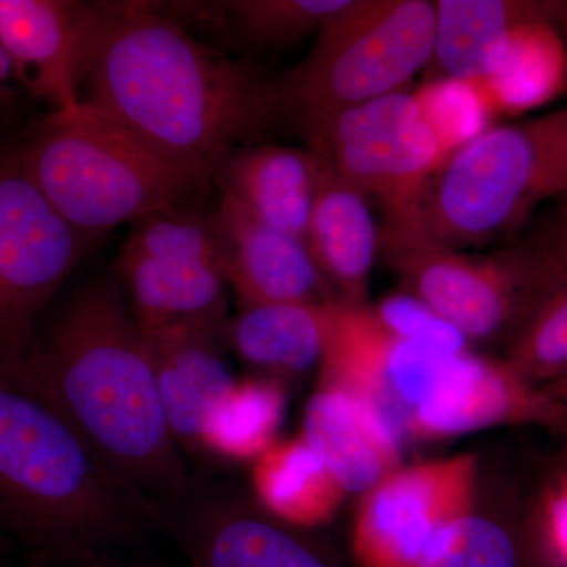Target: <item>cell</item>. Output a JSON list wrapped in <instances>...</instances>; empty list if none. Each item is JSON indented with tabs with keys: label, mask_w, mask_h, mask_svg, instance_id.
I'll return each mask as SVG.
<instances>
[{
	"label": "cell",
	"mask_w": 567,
	"mask_h": 567,
	"mask_svg": "<svg viewBox=\"0 0 567 567\" xmlns=\"http://www.w3.org/2000/svg\"><path fill=\"white\" fill-rule=\"evenodd\" d=\"M81 100L210 181L282 111L275 82L200 43L151 2L84 3Z\"/></svg>",
	"instance_id": "cell-1"
},
{
	"label": "cell",
	"mask_w": 567,
	"mask_h": 567,
	"mask_svg": "<svg viewBox=\"0 0 567 567\" xmlns=\"http://www.w3.org/2000/svg\"><path fill=\"white\" fill-rule=\"evenodd\" d=\"M0 368L47 395L107 468L159 513L192 492L144 333L114 278L82 287L24 357Z\"/></svg>",
	"instance_id": "cell-2"
},
{
	"label": "cell",
	"mask_w": 567,
	"mask_h": 567,
	"mask_svg": "<svg viewBox=\"0 0 567 567\" xmlns=\"http://www.w3.org/2000/svg\"><path fill=\"white\" fill-rule=\"evenodd\" d=\"M0 514L35 557L74 567L159 525L158 507L126 487L47 395L3 368Z\"/></svg>",
	"instance_id": "cell-3"
},
{
	"label": "cell",
	"mask_w": 567,
	"mask_h": 567,
	"mask_svg": "<svg viewBox=\"0 0 567 567\" xmlns=\"http://www.w3.org/2000/svg\"><path fill=\"white\" fill-rule=\"evenodd\" d=\"M17 152L52 207L93 241L122 224L200 204L213 182L85 103L52 112Z\"/></svg>",
	"instance_id": "cell-4"
},
{
	"label": "cell",
	"mask_w": 567,
	"mask_h": 567,
	"mask_svg": "<svg viewBox=\"0 0 567 567\" xmlns=\"http://www.w3.org/2000/svg\"><path fill=\"white\" fill-rule=\"evenodd\" d=\"M567 194V106L491 126L453 153L429 182L415 229L462 251L517 229Z\"/></svg>",
	"instance_id": "cell-5"
},
{
	"label": "cell",
	"mask_w": 567,
	"mask_h": 567,
	"mask_svg": "<svg viewBox=\"0 0 567 567\" xmlns=\"http://www.w3.org/2000/svg\"><path fill=\"white\" fill-rule=\"evenodd\" d=\"M434 47V2L349 0L306 61L275 82L279 104L303 121L404 91Z\"/></svg>",
	"instance_id": "cell-6"
},
{
	"label": "cell",
	"mask_w": 567,
	"mask_h": 567,
	"mask_svg": "<svg viewBox=\"0 0 567 567\" xmlns=\"http://www.w3.org/2000/svg\"><path fill=\"white\" fill-rule=\"evenodd\" d=\"M309 152L375 200L385 226L413 227L429 182L450 158L415 92L303 118Z\"/></svg>",
	"instance_id": "cell-7"
},
{
	"label": "cell",
	"mask_w": 567,
	"mask_h": 567,
	"mask_svg": "<svg viewBox=\"0 0 567 567\" xmlns=\"http://www.w3.org/2000/svg\"><path fill=\"white\" fill-rule=\"evenodd\" d=\"M123 298L142 330L227 322L226 275L213 213L203 205L156 213L134 224L115 257Z\"/></svg>",
	"instance_id": "cell-8"
},
{
	"label": "cell",
	"mask_w": 567,
	"mask_h": 567,
	"mask_svg": "<svg viewBox=\"0 0 567 567\" xmlns=\"http://www.w3.org/2000/svg\"><path fill=\"white\" fill-rule=\"evenodd\" d=\"M380 252L413 297L466 338L516 331L540 293L524 246L494 256H470L436 244L415 227L380 224Z\"/></svg>",
	"instance_id": "cell-9"
},
{
	"label": "cell",
	"mask_w": 567,
	"mask_h": 567,
	"mask_svg": "<svg viewBox=\"0 0 567 567\" xmlns=\"http://www.w3.org/2000/svg\"><path fill=\"white\" fill-rule=\"evenodd\" d=\"M95 244L52 207L17 148L0 153V364L31 349L41 309Z\"/></svg>",
	"instance_id": "cell-10"
},
{
	"label": "cell",
	"mask_w": 567,
	"mask_h": 567,
	"mask_svg": "<svg viewBox=\"0 0 567 567\" xmlns=\"http://www.w3.org/2000/svg\"><path fill=\"white\" fill-rule=\"evenodd\" d=\"M473 475L470 457L388 475L372 488L354 525L358 567H420L439 533L465 516Z\"/></svg>",
	"instance_id": "cell-11"
},
{
	"label": "cell",
	"mask_w": 567,
	"mask_h": 567,
	"mask_svg": "<svg viewBox=\"0 0 567 567\" xmlns=\"http://www.w3.org/2000/svg\"><path fill=\"white\" fill-rule=\"evenodd\" d=\"M193 567H334L290 524L254 513L229 496L192 488L159 513Z\"/></svg>",
	"instance_id": "cell-12"
},
{
	"label": "cell",
	"mask_w": 567,
	"mask_h": 567,
	"mask_svg": "<svg viewBox=\"0 0 567 567\" xmlns=\"http://www.w3.org/2000/svg\"><path fill=\"white\" fill-rule=\"evenodd\" d=\"M213 223L224 275L244 308L334 301L301 238L260 223L226 197Z\"/></svg>",
	"instance_id": "cell-13"
},
{
	"label": "cell",
	"mask_w": 567,
	"mask_h": 567,
	"mask_svg": "<svg viewBox=\"0 0 567 567\" xmlns=\"http://www.w3.org/2000/svg\"><path fill=\"white\" fill-rule=\"evenodd\" d=\"M0 47L18 78L55 111L80 106L84 3L0 0Z\"/></svg>",
	"instance_id": "cell-14"
},
{
	"label": "cell",
	"mask_w": 567,
	"mask_h": 567,
	"mask_svg": "<svg viewBox=\"0 0 567 567\" xmlns=\"http://www.w3.org/2000/svg\"><path fill=\"white\" fill-rule=\"evenodd\" d=\"M142 333L175 442L183 454L199 456L213 412L237 385L219 347L221 336L189 327Z\"/></svg>",
	"instance_id": "cell-15"
},
{
	"label": "cell",
	"mask_w": 567,
	"mask_h": 567,
	"mask_svg": "<svg viewBox=\"0 0 567 567\" xmlns=\"http://www.w3.org/2000/svg\"><path fill=\"white\" fill-rule=\"evenodd\" d=\"M303 442L349 492L379 486L393 472L401 446L371 406L324 380L306 405Z\"/></svg>",
	"instance_id": "cell-16"
},
{
	"label": "cell",
	"mask_w": 567,
	"mask_h": 567,
	"mask_svg": "<svg viewBox=\"0 0 567 567\" xmlns=\"http://www.w3.org/2000/svg\"><path fill=\"white\" fill-rule=\"evenodd\" d=\"M317 163L319 186L305 241L327 286L339 290L342 303L361 308L380 254V224L364 194Z\"/></svg>",
	"instance_id": "cell-17"
},
{
	"label": "cell",
	"mask_w": 567,
	"mask_h": 567,
	"mask_svg": "<svg viewBox=\"0 0 567 567\" xmlns=\"http://www.w3.org/2000/svg\"><path fill=\"white\" fill-rule=\"evenodd\" d=\"M223 197L267 226L305 240L319 186L311 152L260 145L237 152L218 174Z\"/></svg>",
	"instance_id": "cell-18"
},
{
	"label": "cell",
	"mask_w": 567,
	"mask_h": 567,
	"mask_svg": "<svg viewBox=\"0 0 567 567\" xmlns=\"http://www.w3.org/2000/svg\"><path fill=\"white\" fill-rule=\"evenodd\" d=\"M435 78L480 87L495 73L518 25L551 14L557 0H439ZM429 63V65H431Z\"/></svg>",
	"instance_id": "cell-19"
},
{
	"label": "cell",
	"mask_w": 567,
	"mask_h": 567,
	"mask_svg": "<svg viewBox=\"0 0 567 567\" xmlns=\"http://www.w3.org/2000/svg\"><path fill=\"white\" fill-rule=\"evenodd\" d=\"M341 305L251 306L227 320L219 336L249 364L292 374L309 371L327 353Z\"/></svg>",
	"instance_id": "cell-20"
},
{
	"label": "cell",
	"mask_w": 567,
	"mask_h": 567,
	"mask_svg": "<svg viewBox=\"0 0 567 567\" xmlns=\"http://www.w3.org/2000/svg\"><path fill=\"white\" fill-rule=\"evenodd\" d=\"M554 14L518 25L498 69L477 87L494 117H517L546 106L567 91V43Z\"/></svg>",
	"instance_id": "cell-21"
},
{
	"label": "cell",
	"mask_w": 567,
	"mask_h": 567,
	"mask_svg": "<svg viewBox=\"0 0 567 567\" xmlns=\"http://www.w3.org/2000/svg\"><path fill=\"white\" fill-rule=\"evenodd\" d=\"M254 484L275 517L301 528L328 520L342 492L303 440L260 454Z\"/></svg>",
	"instance_id": "cell-22"
},
{
	"label": "cell",
	"mask_w": 567,
	"mask_h": 567,
	"mask_svg": "<svg viewBox=\"0 0 567 567\" xmlns=\"http://www.w3.org/2000/svg\"><path fill=\"white\" fill-rule=\"evenodd\" d=\"M284 398L270 382H237L216 406L205 432V453L234 458L260 456L281 423Z\"/></svg>",
	"instance_id": "cell-23"
},
{
	"label": "cell",
	"mask_w": 567,
	"mask_h": 567,
	"mask_svg": "<svg viewBox=\"0 0 567 567\" xmlns=\"http://www.w3.org/2000/svg\"><path fill=\"white\" fill-rule=\"evenodd\" d=\"M535 386L567 372V287L543 290L517 328L506 363Z\"/></svg>",
	"instance_id": "cell-24"
},
{
	"label": "cell",
	"mask_w": 567,
	"mask_h": 567,
	"mask_svg": "<svg viewBox=\"0 0 567 567\" xmlns=\"http://www.w3.org/2000/svg\"><path fill=\"white\" fill-rule=\"evenodd\" d=\"M349 0H235L224 13L246 39L259 44H293L320 32Z\"/></svg>",
	"instance_id": "cell-25"
},
{
	"label": "cell",
	"mask_w": 567,
	"mask_h": 567,
	"mask_svg": "<svg viewBox=\"0 0 567 567\" xmlns=\"http://www.w3.org/2000/svg\"><path fill=\"white\" fill-rule=\"evenodd\" d=\"M420 567H527V557L509 529L465 514L439 533Z\"/></svg>",
	"instance_id": "cell-26"
},
{
	"label": "cell",
	"mask_w": 567,
	"mask_h": 567,
	"mask_svg": "<svg viewBox=\"0 0 567 567\" xmlns=\"http://www.w3.org/2000/svg\"><path fill=\"white\" fill-rule=\"evenodd\" d=\"M415 95L425 121L450 156L491 128L494 114L475 85L434 78L421 85Z\"/></svg>",
	"instance_id": "cell-27"
},
{
	"label": "cell",
	"mask_w": 567,
	"mask_h": 567,
	"mask_svg": "<svg viewBox=\"0 0 567 567\" xmlns=\"http://www.w3.org/2000/svg\"><path fill=\"white\" fill-rule=\"evenodd\" d=\"M368 312L383 330L398 338L443 352H465L468 338L413 295H391Z\"/></svg>",
	"instance_id": "cell-28"
},
{
	"label": "cell",
	"mask_w": 567,
	"mask_h": 567,
	"mask_svg": "<svg viewBox=\"0 0 567 567\" xmlns=\"http://www.w3.org/2000/svg\"><path fill=\"white\" fill-rule=\"evenodd\" d=\"M524 248L535 267L540 292L567 287V194L559 197L554 218Z\"/></svg>",
	"instance_id": "cell-29"
},
{
	"label": "cell",
	"mask_w": 567,
	"mask_h": 567,
	"mask_svg": "<svg viewBox=\"0 0 567 567\" xmlns=\"http://www.w3.org/2000/svg\"><path fill=\"white\" fill-rule=\"evenodd\" d=\"M536 554L543 567H567V466L544 496L537 517Z\"/></svg>",
	"instance_id": "cell-30"
},
{
	"label": "cell",
	"mask_w": 567,
	"mask_h": 567,
	"mask_svg": "<svg viewBox=\"0 0 567 567\" xmlns=\"http://www.w3.org/2000/svg\"><path fill=\"white\" fill-rule=\"evenodd\" d=\"M543 390L546 391L548 395H551V398L557 399V401L565 402V404H567V372L565 375L555 380V382L543 386Z\"/></svg>",
	"instance_id": "cell-31"
},
{
	"label": "cell",
	"mask_w": 567,
	"mask_h": 567,
	"mask_svg": "<svg viewBox=\"0 0 567 567\" xmlns=\"http://www.w3.org/2000/svg\"><path fill=\"white\" fill-rule=\"evenodd\" d=\"M554 22L557 25L559 33L567 43V2H557V9H555Z\"/></svg>",
	"instance_id": "cell-32"
},
{
	"label": "cell",
	"mask_w": 567,
	"mask_h": 567,
	"mask_svg": "<svg viewBox=\"0 0 567 567\" xmlns=\"http://www.w3.org/2000/svg\"><path fill=\"white\" fill-rule=\"evenodd\" d=\"M11 70H13L11 59L9 58V54H7V51L0 47V81L6 80Z\"/></svg>",
	"instance_id": "cell-33"
},
{
	"label": "cell",
	"mask_w": 567,
	"mask_h": 567,
	"mask_svg": "<svg viewBox=\"0 0 567 567\" xmlns=\"http://www.w3.org/2000/svg\"><path fill=\"white\" fill-rule=\"evenodd\" d=\"M10 544L2 535H0V559H3L9 555Z\"/></svg>",
	"instance_id": "cell-34"
},
{
	"label": "cell",
	"mask_w": 567,
	"mask_h": 567,
	"mask_svg": "<svg viewBox=\"0 0 567 567\" xmlns=\"http://www.w3.org/2000/svg\"><path fill=\"white\" fill-rule=\"evenodd\" d=\"M47 565H48L47 559L41 558V557H33L32 561L29 563V565L25 567H44Z\"/></svg>",
	"instance_id": "cell-35"
},
{
	"label": "cell",
	"mask_w": 567,
	"mask_h": 567,
	"mask_svg": "<svg viewBox=\"0 0 567 567\" xmlns=\"http://www.w3.org/2000/svg\"><path fill=\"white\" fill-rule=\"evenodd\" d=\"M76 567H107L104 565L103 559H95V561L85 563V565L76 566Z\"/></svg>",
	"instance_id": "cell-36"
},
{
	"label": "cell",
	"mask_w": 567,
	"mask_h": 567,
	"mask_svg": "<svg viewBox=\"0 0 567 567\" xmlns=\"http://www.w3.org/2000/svg\"><path fill=\"white\" fill-rule=\"evenodd\" d=\"M0 527H3L2 514H0Z\"/></svg>",
	"instance_id": "cell-37"
},
{
	"label": "cell",
	"mask_w": 567,
	"mask_h": 567,
	"mask_svg": "<svg viewBox=\"0 0 567 567\" xmlns=\"http://www.w3.org/2000/svg\"><path fill=\"white\" fill-rule=\"evenodd\" d=\"M140 567H164V566H140Z\"/></svg>",
	"instance_id": "cell-38"
}]
</instances>
